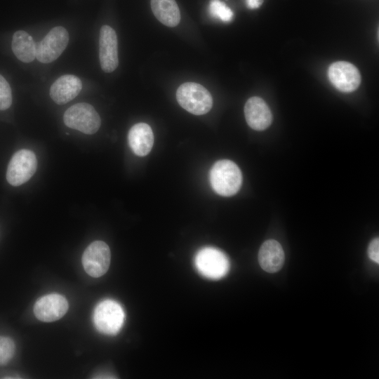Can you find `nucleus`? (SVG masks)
Segmentation results:
<instances>
[{
	"instance_id": "6",
	"label": "nucleus",
	"mask_w": 379,
	"mask_h": 379,
	"mask_svg": "<svg viewBox=\"0 0 379 379\" xmlns=\"http://www.w3.org/2000/svg\"><path fill=\"white\" fill-rule=\"evenodd\" d=\"M37 159L35 154L23 149L16 152L8 165L6 180L13 186H19L28 181L36 172Z\"/></svg>"
},
{
	"instance_id": "8",
	"label": "nucleus",
	"mask_w": 379,
	"mask_h": 379,
	"mask_svg": "<svg viewBox=\"0 0 379 379\" xmlns=\"http://www.w3.org/2000/svg\"><path fill=\"white\" fill-rule=\"evenodd\" d=\"M69 42V34L62 26L51 29L36 46V59L42 63L55 60L65 51Z\"/></svg>"
},
{
	"instance_id": "2",
	"label": "nucleus",
	"mask_w": 379,
	"mask_h": 379,
	"mask_svg": "<svg viewBox=\"0 0 379 379\" xmlns=\"http://www.w3.org/2000/svg\"><path fill=\"white\" fill-rule=\"evenodd\" d=\"M176 99L183 109L195 115L206 114L213 106V98L209 91L194 82L181 84L177 89Z\"/></svg>"
},
{
	"instance_id": "3",
	"label": "nucleus",
	"mask_w": 379,
	"mask_h": 379,
	"mask_svg": "<svg viewBox=\"0 0 379 379\" xmlns=\"http://www.w3.org/2000/svg\"><path fill=\"white\" fill-rule=\"evenodd\" d=\"M194 265L202 276L211 279L222 278L230 270L227 256L214 247H204L200 249L195 255Z\"/></svg>"
},
{
	"instance_id": "14",
	"label": "nucleus",
	"mask_w": 379,
	"mask_h": 379,
	"mask_svg": "<svg viewBox=\"0 0 379 379\" xmlns=\"http://www.w3.org/2000/svg\"><path fill=\"white\" fill-rule=\"evenodd\" d=\"M285 260L284 251L281 244L274 239L265 241L258 252V261L265 272L274 273L281 269Z\"/></svg>"
},
{
	"instance_id": "18",
	"label": "nucleus",
	"mask_w": 379,
	"mask_h": 379,
	"mask_svg": "<svg viewBox=\"0 0 379 379\" xmlns=\"http://www.w3.org/2000/svg\"><path fill=\"white\" fill-rule=\"evenodd\" d=\"M208 10L210 14L222 22H230L233 18L232 11L220 0H211Z\"/></svg>"
},
{
	"instance_id": "5",
	"label": "nucleus",
	"mask_w": 379,
	"mask_h": 379,
	"mask_svg": "<svg viewBox=\"0 0 379 379\" xmlns=\"http://www.w3.org/2000/svg\"><path fill=\"white\" fill-rule=\"evenodd\" d=\"M65 124L85 134L96 133L101 124L100 117L88 103H77L68 108L63 116Z\"/></svg>"
},
{
	"instance_id": "10",
	"label": "nucleus",
	"mask_w": 379,
	"mask_h": 379,
	"mask_svg": "<svg viewBox=\"0 0 379 379\" xmlns=\"http://www.w3.org/2000/svg\"><path fill=\"white\" fill-rule=\"evenodd\" d=\"M99 59L102 69L112 72L119 65L117 36L113 28L103 25L100 30Z\"/></svg>"
},
{
	"instance_id": "1",
	"label": "nucleus",
	"mask_w": 379,
	"mask_h": 379,
	"mask_svg": "<svg viewBox=\"0 0 379 379\" xmlns=\"http://www.w3.org/2000/svg\"><path fill=\"white\" fill-rule=\"evenodd\" d=\"M210 182L213 190L217 194L230 197L239 190L242 183V174L234 162L222 159L213 165L210 171Z\"/></svg>"
},
{
	"instance_id": "19",
	"label": "nucleus",
	"mask_w": 379,
	"mask_h": 379,
	"mask_svg": "<svg viewBox=\"0 0 379 379\" xmlns=\"http://www.w3.org/2000/svg\"><path fill=\"white\" fill-rule=\"evenodd\" d=\"M15 345L12 339L0 336V365L9 362L13 357Z\"/></svg>"
},
{
	"instance_id": "21",
	"label": "nucleus",
	"mask_w": 379,
	"mask_h": 379,
	"mask_svg": "<svg viewBox=\"0 0 379 379\" xmlns=\"http://www.w3.org/2000/svg\"><path fill=\"white\" fill-rule=\"evenodd\" d=\"M368 255L371 260L379 263V239L378 237L373 239L369 244Z\"/></svg>"
},
{
	"instance_id": "4",
	"label": "nucleus",
	"mask_w": 379,
	"mask_h": 379,
	"mask_svg": "<svg viewBox=\"0 0 379 379\" xmlns=\"http://www.w3.org/2000/svg\"><path fill=\"white\" fill-rule=\"evenodd\" d=\"M125 314L119 303L107 299L100 302L95 308L93 322L96 328L105 335H116L121 330Z\"/></svg>"
},
{
	"instance_id": "15",
	"label": "nucleus",
	"mask_w": 379,
	"mask_h": 379,
	"mask_svg": "<svg viewBox=\"0 0 379 379\" xmlns=\"http://www.w3.org/2000/svg\"><path fill=\"white\" fill-rule=\"evenodd\" d=\"M128 142L135 154L146 156L154 144V134L151 127L145 123L135 124L128 131Z\"/></svg>"
},
{
	"instance_id": "9",
	"label": "nucleus",
	"mask_w": 379,
	"mask_h": 379,
	"mask_svg": "<svg viewBox=\"0 0 379 379\" xmlns=\"http://www.w3.org/2000/svg\"><path fill=\"white\" fill-rule=\"evenodd\" d=\"M328 74L332 84L342 92L354 91L361 83L359 70L347 62L338 61L331 64Z\"/></svg>"
},
{
	"instance_id": "22",
	"label": "nucleus",
	"mask_w": 379,
	"mask_h": 379,
	"mask_svg": "<svg viewBox=\"0 0 379 379\" xmlns=\"http://www.w3.org/2000/svg\"><path fill=\"white\" fill-rule=\"evenodd\" d=\"M247 6L251 9L259 8L262 4L263 0H246Z\"/></svg>"
},
{
	"instance_id": "16",
	"label": "nucleus",
	"mask_w": 379,
	"mask_h": 379,
	"mask_svg": "<svg viewBox=\"0 0 379 379\" xmlns=\"http://www.w3.org/2000/svg\"><path fill=\"white\" fill-rule=\"evenodd\" d=\"M154 16L164 25L175 27L180 20V13L175 0H151Z\"/></svg>"
},
{
	"instance_id": "17",
	"label": "nucleus",
	"mask_w": 379,
	"mask_h": 379,
	"mask_svg": "<svg viewBox=\"0 0 379 379\" xmlns=\"http://www.w3.org/2000/svg\"><path fill=\"white\" fill-rule=\"evenodd\" d=\"M15 55L23 62H30L36 58V46L32 37L25 31L15 32L12 40Z\"/></svg>"
},
{
	"instance_id": "7",
	"label": "nucleus",
	"mask_w": 379,
	"mask_h": 379,
	"mask_svg": "<svg viewBox=\"0 0 379 379\" xmlns=\"http://www.w3.org/2000/svg\"><path fill=\"white\" fill-rule=\"evenodd\" d=\"M110 260V249L102 241H95L89 244L81 258L86 272L95 278L102 277L107 272Z\"/></svg>"
},
{
	"instance_id": "12",
	"label": "nucleus",
	"mask_w": 379,
	"mask_h": 379,
	"mask_svg": "<svg viewBox=\"0 0 379 379\" xmlns=\"http://www.w3.org/2000/svg\"><path fill=\"white\" fill-rule=\"evenodd\" d=\"M245 119L248 125L256 131L266 129L272 123V112L267 103L259 97L250 98L244 106Z\"/></svg>"
},
{
	"instance_id": "13",
	"label": "nucleus",
	"mask_w": 379,
	"mask_h": 379,
	"mask_svg": "<svg viewBox=\"0 0 379 379\" xmlns=\"http://www.w3.org/2000/svg\"><path fill=\"white\" fill-rule=\"evenodd\" d=\"M82 88L81 79L72 74H65L57 79L50 88L51 99L58 105L73 100Z\"/></svg>"
},
{
	"instance_id": "20",
	"label": "nucleus",
	"mask_w": 379,
	"mask_h": 379,
	"mask_svg": "<svg viewBox=\"0 0 379 379\" xmlns=\"http://www.w3.org/2000/svg\"><path fill=\"white\" fill-rule=\"evenodd\" d=\"M11 104V88L4 77L0 75V110L8 109Z\"/></svg>"
},
{
	"instance_id": "11",
	"label": "nucleus",
	"mask_w": 379,
	"mask_h": 379,
	"mask_svg": "<svg viewBox=\"0 0 379 379\" xmlns=\"http://www.w3.org/2000/svg\"><path fill=\"white\" fill-rule=\"evenodd\" d=\"M67 299L58 293H51L41 297L34 305L35 317L40 321L51 322L61 319L67 312Z\"/></svg>"
}]
</instances>
